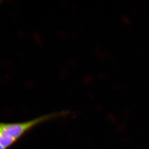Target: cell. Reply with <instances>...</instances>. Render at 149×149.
<instances>
[{
    "instance_id": "obj_2",
    "label": "cell",
    "mask_w": 149,
    "mask_h": 149,
    "mask_svg": "<svg viewBox=\"0 0 149 149\" xmlns=\"http://www.w3.org/2000/svg\"><path fill=\"white\" fill-rule=\"evenodd\" d=\"M16 139L3 132L0 130V144L4 148L9 146Z\"/></svg>"
},
{
    "instance_id": "obj_1",
    "label": "cell",
    "mask_w": 149,
    "mask_h": 149,
    "mask_svg": "<svg viewBox=\"0 0 149 149\" xmlns=\"http://www.w3.org/2000/svg\"><path fill=\"white\" fill-rule=\"evenodd\" d=\"M47 118V117H42L33 121L20 124H0V130L6 134L17 139L27 130Z\"/></svg>"
},
{
    "instance_id": "obj_3",
    "label": "cell",
    "mask_w": 149,
    "mask_h": 149,
    "mask_svg": "<svg viewBox=\"0 0 149 149\" xmlns=\"http://www.w3.org/2000/svg\"><path fill=\"white\" fill-rule=\"evenodd\" d=\"M5 148H3L1 144H0V149H4Z\"/></svg>"
}]
</instances>
